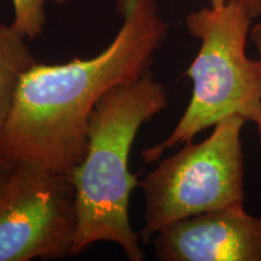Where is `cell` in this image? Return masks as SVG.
I'll list each match as a JSON object with an SVG mask.
<instances>
[{
  "label": "cell",
  "instance_id": "7",
  "mask_svg": "<svg viewBox=\"0 0 261 261\" xmlns=\"http://www.w3.org/2000/svg\"><path fill=\"white\" fill-rule=\"evenodd\" d=\"M37 62L27 38L12 23L0 22V136L12 112L22 80Z\"/></svg>",
  "mask_w": 261,
  "mask_h": 261
},
{
  "label": "cell",
  "instance_id": "1",
  "mask_svg": "<svg viewBox=\"0 0 261 261\" xmlns=\"http://www.w3.org/2000/svg\"><path fill=\"white\" fill-rule=\"evenodd\" d=\"M121 25L102 52L63 64L37 62L19 86L0 154L69 174L83 160L94 106L108 91L150 71L168 24L158 0H117Z\"/></svg>",
  "mask_w": 261,
  "mask_h": 261
},
{
  "label": "cell",
  "instance_id": "10",
  "mask_svg": "<svg viewBox=\"0 0 261 261\" xmlns=\"http://www.w3.org/2000/svg\"><path fill=\"white\" fill-rule=\"evenodd\" d=\"M249 39L252 40V42L255 46L257 54H259V60L261 62V22L252 27L249 33ZM257 127V133H259V139H260V145H261V116L259 119V121L256 123Z\"/></svg>",
  "mask_w": 261,
  "mask_h": 261
},
{
  "label": "cell",
  "instance_id": "9",
  "mask_svg": "<svg viewBox=\"0 0 261 261\" xmlns=\"http://www.w3.org/2000/svg\"><path fill=\"white\" fill-rule=\"evenodd\" d=\"M227 2H230V0H210L211 6H214V8L223 6ZM238 2L247 9V11L249 12L253 19L259 17L261 15V0H238Z\"/></svg>",
  "mask_w": 261,
  "mask_h": 261
},
{
  "label": "cell",
  "instance_id": "11",
  "mask_svg": "<svg viewBox=\"0 0 261 261\" xmlns=\"http://www.w3.org/2000/svg\"><path fill=\"white\" fill-rule=\"evenodd\" d=\"M16 163L12 160L5 158L4 155L0 154V189L5 184L10 175H11L12 171L16 167Z\"/></svg>",
  "mask_w": 261,
  "mask_h": 261
},
{
  "label": "cell",
  "instance_id": "2",
  "mask_svg": "<svg viewBox=\"0 0 261 261\" xmlns=\"http://www.w3.org/2000/svg\"><path fill=\"white\" fill-rule=\"evenodd\" d=\"M167 92L151 71L117 85L98 100L87 127L86 151L69 173L76 196L77 228L70 256L98 242H114L129 261L145 260L129 218L138 177L129 171L133 143L144 123L167 107Z\"/></svg>",
  "mask_w": 261,
  "mask_h": 261
},
{
  "label": "cell",
  "instance_id": "6",
  "mask_svg": "<svg viewBox=\"0 0 261 261\" xmlns=\"http://www.w3.org/2000/svg\"><path fill=\"white\" fill-rule=\"evenodd\" d=\"M152 241L160 261H261V218L231 204L168 225Z\"/></svg>",
  "mask_w": 261,
  "mask_h": 261
},
{
  "label": "cell",
  "instance_id": "5",
  "mask_svg": "<svg viewBox=\"0 0 261 261\" xmlns=\"http://www.w3.org/2000/svg\"><path fill=\"white\" fill-rule=\"evenodd\" d=\"M77 228L69 174L17 162L0 189V261L70 256Z\"/></svg>",
  "mask_w": 261,
  "mask_h": 261
},
{
  "label": "cell",
  "instance_id": "4",
  "mask_svg": "<svg viewBox=\"0 0 261 261\" xmlns=\"http://www.w3.org/2000/svg\"><path fill=\"white\" fill-rule=\"evenodd\" d=\"M233 115L218 122L201 143L187 142L138 181L145 197L142 242L168 225L205 212L244 202L242 129Z\"/></svg>",
  "mask_w": 261,
  "mask_h": 261
},
{
  "label": "cell",
  "instance_id": "8",
  "mask_svg": "<svg viewBox=\"0 0 261 261\" xmlns=\"http://www.w3.org/2000/svg\"><path fill=\"white\" fill-rule=\"evenodd\" d=\"M48 2L63 4L67 0H12L14 4L12 25L29 40L39 37L46 23L45 6Z\"/></svg>",
  "mask_w": 261,
  "mask_h": 261
},
{
  "label": "cell",
  "instance_id": "3",
  "mask_svg": "<svg viewBox=\"0 0 261 261\" xmlns=\"http://www.w3.org/2000/svg\"><path fill=\"white\" fill-rule=\"evenodd\" d=\"M253 17L238 0L208 6L185 18L200 50L185 75L192 96L172 133L140 152L145 163L158 162L165 151L191 142L198 133L238 115L257 123L261 116V62L247 56Z\"/></svg>",
  "mask_w": 261,
  "mask_h": 261
}]
</instances>
